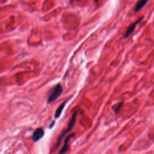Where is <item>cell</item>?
Masks as SVG:
<instances>
[{"label": "cell", "instance_id": "4", "mask_svg": "<svg viewBox=\"0 0 154 154\" xmlns=\"http://www.w3.org/2000/svg\"><path fill=\"white\" fill-rule=\"evenodd\" d=\"M143 17H140V18L139 19V20H137V21H136L135 23L131 24L129 26V27L128 28V29H127V30H126V33H125V35H124V37H123L125 38H127L128 37H129V35H131V34L134 32L135 28H136V25H137L139 23H140L142 21V20H143Z\"/></svg>", "mask_w": 154, "mask_h": 154}, {"label": "cell", "instance_id": "5", "mask_svg": "<svg viewBox=\"0 0 154 154\" xmlns=\"http://www.w3.org/2000/svg\"><path fill=\"white\" fill-rule=\"evenodd\" d=\"M73 136H74V134L73 133V134H72L69 135V136L66 138L65 141V143H64V145H63V147L62 148L61 150L60 151L59 154H65V153H66L68 151V150H69V143H69V139H70L72 137H73Z\"/></svg>", "mask_w": 154, "mask_h": 154}, {"label": "cell", "instance_id": "10", "mask_svg": "<svg viewBox=\"0 0 154 154\" xmlns=\"http://www.w3.org/2000/svg\"><path fill=\"white\" fill-rule=\"evenodd\" d=\"M72 1H73V0H70V1H71V2H72Z\"/></svg>", "mask_w": 154, "mask_h": 154}, {"label": "cell", "instance_id": "9", "mask_svg": "<svg viewBox=\"0 0 154 154\" xmlns=\"http://www.w3.org/2000/svg\"><path fill=\"white\" fill-rule=\"evenodd\" d=\"M94 1L95 3H97L98 1V0H94Z\"/></svg>", "mask_w": 154, "mask_h": 154}, {"label": "cell", "instance_id": "2", "mask_svg": "<svg viewBox=\"0 0 154 154\" xmlns=\"http://www.w3.org/2000/svg\"><path fill=\"white\" fill-rule=\"evenodd\" d=\"M76 113H77L76 111H75V112L74 113V114H73L72 117V118H71V119H70V122H69V125H68V128H67L65 131H63V132L60 135V137L59 138V139H58L57 143V147H58V146H59V145L60 144V142H61L62 139L64 137V136H65V135H66L68 132H70V131L72 130V129L73 128V127L74 126V125H75V121H76Z\"/></svg>", "mask_w": 154, "mask_h": 154}, {"label": "cell", "instance_id": "1", "mask_svg": "<svg viewBox=\"0 0 154 154\" xmlns=\"http://www.w3.org/2000/svg\"><path fill=\"white\" fill-rule=\"evenodd\" d=\"M62 92H63V87L62 85L60 84L56 85L49 96L48 102L51 103L55 101L56 100H57L59 98V96L61 95Z\"/></svg>", "mask_w": 154, "mask_h": 154}, {"label": "cell", "instance_id": "6", "mask_svg": "<svg viewBox=\"0 0 154 154\" xmlns=\"http://www.w3.org/2000/svg\"><path fill=\"white\" fill-rule=\"evenodd\" d=\"M147 1L148 0H139L135 7V12H139L147 4Z\"/></svg>", "mask_w": 154, "mask_h": 154}, {"label": "cell", "instance_id": "7", "mask_svg": "<svg viewBox=\"0 0 154 154\" xmlns=\"http://www.w3.org/2000/svg\"><path fill=\"white\" fill-rule=\"evenodd\" d=\"M65 105H66V102H65L63 104H62L59 106V107L57 109L56 112L55 113V119H58V118H60V116H61V114H62V111H63Z\"/></svg>", "mask_w": 154, "mask_h": 154}, {"label": "cell", "instance_id": "8", "mask_svg": "<svg viewBox=\"0 0 154 154\" xmlns=\"http://www.w3.org/2000/svg\"><path fill=\"white\" fill-rule=\"evenodd\" d=\"M122 105H123V102H121V103L118 104L116 105H115L113 107V110H114V112L117 113L120 110V109L122 108Z\"/></svg>", "mask_w": 154, "mask_h": 154}, {"label": "cell", "instance_id": "3", "mask_svg": "<svg viewBox=\"0 0 154 154\" xmlns=\"http://www.w3.org/2000/svg\"><path fill=\"white\" fill-rule=\"evenodd\" d=\"M44 134H45V132L42 128H39L36 129L33 134V136H32L33 141L36 142L40 140L41 139H42L44 137Z\"/></svg>", "mask_w": 154, "mask_h": 154}]
</instances>
